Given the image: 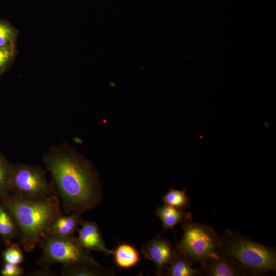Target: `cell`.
Segmentation results:
<instances>
[{"label": "cell", "instance_id": "6da1fadb", "mask_svg": "<svg viewBox=\"0 0 276 276\" xmlns=\"http://www.w3.org/2000/svg\"><path fill=\"white\" fill-rule=\"evenodd\" d=\"M62 206L68 214L93 210L102 200L99 175L93 164L68 146L52 148L43 157Z\"/></svg>", "mask_w": 276, "mask_h": 276}, {"label": "cell", "instance_id": "7a4b0ae2", "mask_svg": "<svg viewBox=\"0 0 276 276\" xmlns=\"http://www.w3.org/2000/svg\"><path fill=\"white\" fill-rule=\"evenodd\" d=\"M4 208L14 220L24 250L32 251L50 234L53 221L61 214L56 194L40 199H27L8 195L1 198Z\"/></svg>", "mask_w": 276, "mask_h": 276}, {"label": "cell", "instance_id": "3957f363", "mask_svg": "<svg viewBox=\"0 0 276 276\" xmlns=\"http://www.w3.org/2000/svg\"><path fill=\"white\" fill-rule=\"evenodd\" d=\"M221 248L246 275H264L276 270L274 248L261 244L238 232L226 229L220 237Z\"/></svg>", "mask_w": 276, "mask_h": 276}, {"label": "cell", "instance_id": "277c9868", "mask_svg": "<svg viewBox=\"0 0 276 276\" xmlns=\"http://www.w3.org/2000/svg\"><path fill=\"white\" fill-rule=\"evenodd\" d=\"M42 250L39 264L48 267L61 263L63 267H72L85 265H99L82 247L74 235L62 236L50 233L38 244Z\"/></svg>", "mask_w": 276, "mask_h": 276}, {"label": "cell", "instance_id": "5b68a950", "mask_svg": "<svg viewBox=\"0 0 276 276\" xmlns=\"http://www.w3.org/2000/svg\"><path fill=\"white\" fill-rule=\"evenodd\" d=\"M181 227L183 234L175 247L193 264H201L221 248L220 237L212 226L191 220Z\"/></svg>", "mask_w": 276, "mask_h": 276}, {"label": "cell", "instance_id": "8992f818", "mask_svg": "<svg viewBox=\"0 0 276 276\" xmlns=\"http://www.w3.org/2000/svg\"><path fill=\"white\" fill-rule=\"evenodd\" d=\"M10 192L21 198L35 200L58 195L55 187L48 182L42 168L24 164L14 165Z\"/></svg>", "mask_w": 276, "mask_h": 276}, {"label": "cell", "instance_id": "52a82bcc", "mask_svg": "<svg viewBox=\"0 0 276 276\" xmlns=\"http://www.w3.org/2000/svg\"><path fill=\"white\" fill-rule=\"evenodd\" d=\"M141 251L145 259L156 266L155 273L157 275H161L172 262L176 254L175 245L172 244L169 240L158 236L143 245Z\"/></svg>", "mask_w": 276, "mask_h": 276}, {"label": "cell", "instance_id": "ba28073f", "mask_svg": "<svg viewBox=\"0 0 276 276\" xmlns=\"http://www.w3.org/2000/svg\"><path fill=\"white\" fill-rule=\"evenodd\" d=\"M200 276H244L242 269L220 248L201 264Z\"/></svg>", "mask_w": 276, "mask_h": 276}, {"label": "cell", "instance_id": "9c48e42d", "mask_svg": "<svg viewBox=\"0 0 276 276\" xmlns=\"http://www.w3.org/2000/svg\"><path fill=\"white\" fill-rule=\"evenodd\" d=\"M80 225L81 227L78 229L76 239L82 247L89 251L95 250L103 253L106 256L113 254V250L106 247L97 223L82 221Z\"/></svg>", "mask_w": 276, "mask_h": 276}, {"label": "cell", "instance_id": "30bf717a", "mask_svg": "<svg viewBox=\"0 0 276 276\" xmlns=\"http://www.w3.org/2000/svg\"><path fill=\"white\" fill-rule=\"evenodd\" d=\"M155 214L161 219L163 223V229L158 236L168 229L173 231L178 224L181 225L192 220V214L190 212L174 208L166 203L157 208Z\"/></svg>", "mask_w": 276, "mask_h": 276}, {"label": "cell", "instance_id": "8fae6325", "mask_svg": "<svg viewBox=\"0 0 276 276\" xmlns=\"http://www.w3.org/2000/svg\"><path fill=\"white\" fill-rule=\"evenodd\" d=\"M81 214L74 213L67 216L62 214L56 217L50 227V233L62 236L73 235L82 221Z\"/></svg>", "mask_w": 276, "mask_h": 276}, {"label": "cell", "instance_id": "7c38bea8", "mask_svg": "<svg viewBox=\"0 0 276 276\" xmlns=\"http://www.w3.org/2000/svg\"><path fill=\"white\" fill-rule=\"evenodd\" d=\"M193 264L176 249L175 258L161 275L200 276L199 267L193 268Z\"/></svg>", "mask_w": 276, "mask_h": 276}, {"label": "cell", "instance_id": "4fadbf2b", "mask_svg": "<svg viewBox=\"0 0 276 276\" xmlns=\"http://www.w3.org/2000/svg\"><path fill=\"white\" fill-rule=\"evenodd\" d=\"M114 260L117 266L128 269L137 265L140 260V254L132 245L122 243L113 250Z\"/></svg>", "mask_w": 276, "mask_h": 276}, {"label": "cell", "instance_id": "5bb4252c", "mask_svg": "<svg viewBox=\"0 0 276 276\" xmlns=\"http://www.w3.org/2000/svg\"><path fill=\"white\" fill-rule=\"evenodd\" d=\"M60 274L63 276H105L115 273L112 270L103 268L100 265H85L72 267L62 266Z\"/></svg>", "mask_w": 276, "mask_h": 276}, {"label": "cell", "instance_id": "9a60e30c", "mask_svg": "<svg viewBox=\"0 0 276 276\" xmlns=\"http://www.w3.org/2000/svg\"><path fill=\"white\" fill-rule=\"evenodd\" d=\"M0 236L10 242L19 236L17 226L10 213L0 204Z\"/></svg>", "mask_w": 276, "mask_h": 276}, {"label": "cell", "instance_id": "2e32d148", "mask_svg": "<svg viewBox=\"0 0 276 276\" xmlns=\"http://www.w3.org/2000/svg\"><path fill=\"white\" fill-rule=\"evenodd\" d=\"M162 201L178 209L186 210L190 207V198L186 194V189L180 190L171 188L163 196Z\"/></svg>", "mask_w": 276, "mask_h": 276}, {"label": "cell", "instance_id": "e0dca14e", "mask_svg": "<svg viewBox=\"0 0 276 276\" xmlns=\"http://www.w3.org/2000/svg\"><path fill=\"white\" fill-rule=\"evenodd\" d=\"M13 165L0 152V198L9 195Z\"/></svg>", "mask_w": 276, "mask_h": 276}, {"label": "cell", "instance_id": "ac0fdd59", "mask_svg": "<svg viewBox=\"0 0 276 276\" xmlns=\"http://www.w3.org/2000/svg\"><path fill=\"white\" fill-rule=\"evenodd\" d=\"M17 30L9 22L0 19V47H16Z\"/></svg>", "mask_w": 276, "mask_h": 276}, {"label": "cell", "instance_id": "d6986e66", "mask_svg": "<svg viewBox=\"0 0 276 276\" xmlns=\"http://www.w3.org/2000/svg\"><path fill=\"white\" fill-rule=\"evenodd\" d=\"M16 54V47H0V76L12 64Z\"/></svg>", "mask_w": 276, "mask_h": 276}, {"label": "cell", "instance_id": "ffe728a7", "mask_svg": "<svg viewBox=\"0 0 276 276\" xmlns=\"http://www.w3.org/2000/svg\"><path fill=\"white\" fill-rule=\"evenodd\" d=\"M4 260L7 263L18 265L24 260V256L20 247L13 244L3 253Z\"/></svg>", "mask_w": 276, "mask_h": 276}, {"label": "cell", "instance_id": "44dd1931", "mask_svg": "<svg viewBox=\"0 0 276 276\" xmlns=\"http://www.w3.org/2000/svg\"><path fill=\"white\" fill-rule=\"evenodd\" d=\"M4 276H20L24 274L23 268L17 264L6 263L1 271Z\"/></svg>", "mask_w": 276, "mask_h": 276}, {"label": "cell", "instance_id": "7402d4cb", "mask_svg": "<svg viewBox=\"0 0 276 276\" xmlns=\"http://www.w3.org/2000/svg\"><path fill=\"white\" fill-rule=\"evenodd\" d=\"M30 275H56V273L52 271L48 267H44L43 269L36 270L30 273Z\"/></svg>", "mask_w": 276, "mask_h": 276}]
</instances>
